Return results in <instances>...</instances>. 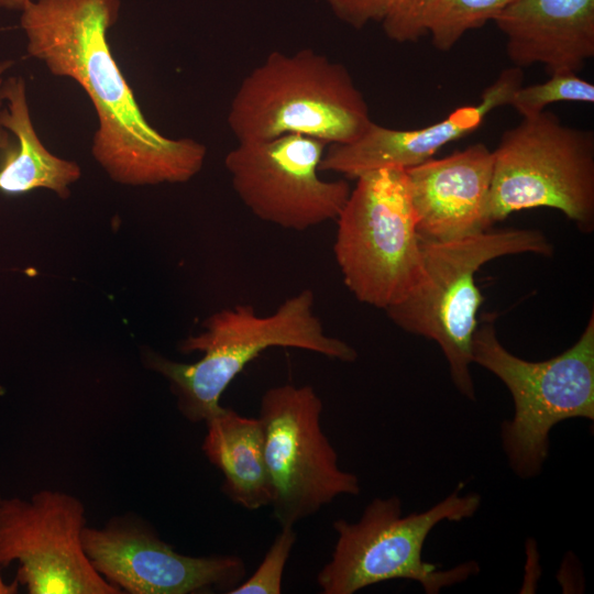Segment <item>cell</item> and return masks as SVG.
<instances>
[{
	"label": "cell",
	"mask_w": 594,
	"mask_h": 594,
	"mask_svg": "<svg viewBox=\"0 0 594 594\" xmlns=\"http://www.w3.org/2000/svg\"><path fill=\"white\" fill-rule=\"evenodd\" d=\"M120 7V0H31L20 16L26 51L87 94L98 118L91 153L114 182L186 183L202 168L207 148L163 135L142 113L107 37Z\"/></svg>",
	"instance_id": "obj_1"
},
{
	"label": "cell",
	"mask_w": 594,
	"mask_h": 594,
	"mask_svg": "<svg viewBox=\"0 0 594 594\" xmlns=\"http://www.w3.org/2000/svg\"><path fill=\"white\" fill-rule=\"evenodd\" d=\"M421 240L451 241L492 226L487 202L493 153L483 143L405 168Z\"/></svg>",
	"instance_id": "obj_14"
},
{
	"label": "cell",
	"mask_w": 594,
	"mask_h": 594,
	"mask_svg": "<svg viewBox=\"0 0 594 594\" xmlns=\"http://www.w3.org/2000/svg\"><path fill=\"white\" fill-rule=\"evenodd\" d=\"M323 404L310 385L270 387L260 402L258 420L272 486L273 515L294 527L342 495H359V477L342 470L324 435Z\"/></svg>",
	"instance_id": "obj_9"
},
{
	"label": "cell",
	"mask_w": 594,
	"mask_h": 594,
	"mask_svg": "<svg viewBox=\"0 0 594 594\" xmlns=\"http://www.w3.org/2000/svg\"><path fill=\"white\" fill-rule=\"evenodd\" d=\"M202 452L223 476L222 491L234 504L256 510L271 505L272 486L258 418L222 407L205 421Z\"/></svg>",
	"instance_id": "obj_17"
},
{
	"label": "cell",
	"mask_w": 594,
	"mask_h": 594,
	"mask_svg": "<svg viewBox=\"0 0 594 594\" xmlns=\"http://www.w3.org/2000/svg\"><path fill=\"white\" fill-rule=\"evenodd\" d=\"M326 2L340 20L354 29H362L372 21H382L387 0H326Z\"/></svg>",
	"instance_id": "obj_22"
},
{
	"label": "cell",
	"mask_w": 594,
	"mask_h": 594,
	"mask_svg": "<svg viewBox=\"0 0 594 594\" xmlns=\"http://www.w3.org/2000/svg\"><path fill=\"white\" fill-rule=\"evenodd\" d=\"M428 0H387L381 21L386 36L397 43L417 42L424 36L420 16Z\"/></svg>",
	"instance_id": "obj_21"
},
{
	"label": "cell",
	"mask_w": 594,
	"mask_h": 594,
	"mask_svg": "<svg viewBox=\"0 0 594 594\" xmlns=\"http://www.w3.org/2000/svg\"><path fill=\"white\" fill-rule=\"evenodd\" d=\"M1 91L8 108L0 111V125L15 136L16 143L3 152L0 191L20 195L45 188L67 198L69 186L81 175L80 167L52 154L40 140L31 119L23 77H8Z\"/></svg>",
	"instance_id": "obj_16"
},
{
	"label": "cell",
	"mask_w": 594,
	"mask_h": 594,
	"mask_svg": "<svg viewBox=\"0 0 594 594\" xmlns=\"http://www.w3.org/2000/svg\"><path fill=\"white\" fill-rule=\"evenodd\" d=\"M2 497L0 496V502ZM1 569V566H0ZM19 582L15 580L12 583L7 584L0 573V594H15L18 593Z\"/></svg>",
	"instance_id": "obj_25"
},
{
	"label": "cell",
	"mask_w": 594,
	"mask_h": 594,
	"mask_svg": "<svg viewBox=\"0 0 594 594\" xmlns=\"http://www.w3.org/2000/svg\"><path fill=\"white\" fill-rule=\"evenodd\" d=\"M13 65L12 61H2L0 62V108L3 102L2 98V84H3V74ZM10 133L0 125V151L4 152L11 146Z\"/></svg>",
	"instance_id": "obj_23"
},
{
	"label": "cell",
	"mask_w": 594,
	"mask_h": 594,
	"mask_svg": "<svg viewBox=\"0 0 594 594\" xmlns=\"http://www.w3.org/2000/svg\"><path fill=\"white\" fill-rule=\"evenodd\" d=\"M355 179L336 219L334 257L354 297L386 310L402 301L422 274L406 170L381 167Z\"/></svg>",
	"instance_id": "obj_7"
},
{
	"label": "cell",
	"mask_w": 594,
	"mask_h": 594,
	"mask_svg": "<svg viewBox=\"0 0 594 594\" xmlns=\"http://www.w3.org/2000/svg\"><path fill=\"white\" fill-rule=\"evenodd\" d=\"M493 22L513 66L579 73L594 57V0H513Z\"/></svg>",
	"instance_id": "obj_15"
},
{
	"label": "cell",
	"mask_w": 594,
	"mask_h": 594,
	"mask_svg": "<svg viewBox=\"0 0 594 594\" xmlns=\"http://www.w3.org/2000/svg\"><path fill=\"white\" fill-rule=\"evenodd\" d=\"M31 0H0V9L22 11Z\"/></svg>",
	"instance_id": "obj_24"
},
{
	"label": "cell",
	"mask_w": 594,
	"mask_h": 594,
	"mask_svg": "<svg viewBox=\"0 0 594 594\" xmlns=\"http://www.w3.org/2000/svg\"><path fill=\"white\" fill-rule=\"evenodd\" d=\"M296 540L294 527H280L257 569L228 594H280L284 569Z\"/></svg>",
	"instance_id": "obj_20"
},
{
	"label": "cell",
	"mask_w": 594,
	"mask_h": 594,
	"mask_svg": "<svg viewBox=\"0 0 594 594\" xmlns=\"http://www.w3.org/2000/svg\"><path fill=\"white\" fill-rule=\"evenodd\" d=\"M82 544L97 572L122 593H229L246 576L239 556L179 553L143 520L128 516L102 528L85 527Z\"/></svg>",
	"instance_id": "obj_12"
},
{
	"label": "cell",
	"mask_w": 594,
	"mask_h": 594,
	"mask_svg": "<svg viewBox=\"0 0 594 594\" xmlns=\"http://www.w3.org/2000/svg\"><path fill=\"white\" fill-rule=\"evenodd\" d=\"M314 293L302 289L268 316H260L251 305L224 308L204 322L201 333L180 344L182 352H202L199 361L186 364L151 354L150 367L169 382L180 414L190 422H205L222 409L220 398L230 383L270 348H293L341 362L355 361L354 348L326 333L314 312Z\"/></svg>",
	"instance_id": "obj_2"
},
{
	"label": "cell",
	"mask_w": 594,
	"mask_h": 594,
	"mask_svg": "<svg viewBox=\"0 0 594 594\" xmlns=\"http://www.w3.org/2000/svg\"><path fill=\"white\" fill-rule=\"evenodd\" d=\"M472 361L495 374L512 394L515 414L502 424V443L514 472L538 475L548 458L549 435L560 421L594 419V316L579 340L541 362L515 356L498 341L493 317L482 319Z\"/></svg>",
	"instance_id": "obj_6"
},
{
	"label": "cell",
	"mask_w": 594,
	"mask_h": 594,
	"mask_svg": "<svg viewBox=\"0 0 594 594\" xmlns=\"http://www.w3.org/2000/svg\"><path fill=\"white\" fill-rule=\"evenodd\" d=\"M522 81V68H505L483 90L477 103L455 108L444 119L419 129L399 130L372 122L355 141L328 145L319 169L355 179L381 167L416 166L432 158L447 144L477 130L496 108L509 106Z\"/></svg>",
	"instance_id": "obj_13"
},
{
	"label": "cell",
	"mask_w": 594,
	"mask_h": 594,
	"mask_svg": "<svg viewBox=\"0 0 594 594\" xmlns=\"http://www.w3.org/2000/svg\"><path fill=\"white\" fill-rule=\"evenodd\" d=\"M463 485L421 513L402 515L397 496L374 498L356 522L333 521L337 540L331 559L317 575L323 594H354L392 580L418 582L427 594L461 583L479 572L475 561L449 570L422 559L424 543L436 525L472 517L481 505L476 493L461 496Z\"/></svg>",
	"instance_id": "obj_5"
},
{
	"label": "cell",
	"mask_w": 594,
	"mask_h": 594,
	"mask_svg": "<svg viewBox=\"0 0 594 594\" xmlns=\"http://www.w3.org/2000/svg\"><path fill=\"white\" fill-rule=\"evenodd\" d=\"M372 122L349 70L309 48L272 52L244 77L228 113L238 142L301 134L343 144L359 139Z\"/></svg>",
	"instance_id": "obj_3"
},
{
	"label": "cell",
	"mask_w": 594,
	"mask_h": 594,
	"mask_svg": "<svg viewBox=\"0 0 594 594\" xmlns=\"http://www.w3.org/2000/svg\"><path fill=\"white\" fill-rule=\"evenodd\" d=\"M557 102H594V85L578 73L561 70L540 84L521 85L513 95L512 106L521 118L534 117Z\"/></svg>",
	"instance_id": "obj_19"
},
{
	"label": "cell",
	"mask_w": 594,
	"mask_h": 594,
	"mask_svg": "<svg viewBox=\"0 0 594 594\" xmlns=\"http://www.w3.org/2000/svg\"><path fill=\"white\" fill-rule=\"evenodd\" d=\"M85 506L65 492L0 502V566L19 563L16 581L31 594H120L91 564L84 544Z\"/></svg>",
	"instance_id": "obj_10"
},
{
	"label": "cell",
	"mask_w": 594,
	"mask_h": 594,
	"mask_svg": "<svg viewBox=\"0 0 594 594\" xmlns=\"http://www.w3.org/2000/svg\"><path fill=\"white\" fill-rule=\"evenodd\" d=\"M493 153L491 224L516 211L552 208L584 231L594 222V132L542 111L502 134Z\"/></svg>",
	"instance_id": "obj_8"
},
{
	"label": "cell",
	"mask_w": 594,
	"mask_h": 594,
	"mask_svg": "<svg viewBox=\"0 0 594 594\" xmlns=\"http://www.w3.org/2000/svg\"><path fill=\"white\" fill-rule=\"evenodd\" d=\"M513 0H428L420 24L440 52L450 51L469 31L493 21Z\"/></svg>",
	"instance_id": "obj_18"
},
{
	"label": "cell",
	"mask_w": 594,
	"mask_h": 594,
	"mask_svg": "<svg viewBox=\"0 0 594 594\" xmlns=\"http://www.w3.org/2000/svg\"><path fill=\"white\" fill-rule=\"evenodd\" d=\"M327 146L301 134L238 142L224 166L235 194L255 217L304 231L336 220L351 191L345 180L319 176Z\"/></svg>",
	"instance_id": "obj_11"
},
{
	"label": "cell",
	"mask_w": 594,
	"mask_h": 594,
	"mask_svg": "<svg viewBox=\"0 0 594 594\" xmlns=\"http://www.w3.org/2000/svg\"><path fill=\"white\" fill-rule=\"evenodd\" d=\"M422 274L398 304L386 309L403 330L433 340L442 350L457 388L472 400L470 373L472 341L483 297L475 273L491 260L504 255H549L552 246L537 230L485 231L451 241L421 240Z\"/></svg>",
	"instance_id": "obj_4"
}]
</instances>
